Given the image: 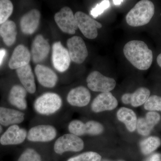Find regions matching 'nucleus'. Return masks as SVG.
I'll return each mask as SVG.
<instances>
[{
	"label": "nucleus",
	"mask_w": 161,
	"mask_h": 161,
	"mask_svg": "<svg viewBox=\"0 0 161 161\" xmlns=\"http://www.w3.org/2000/svg\"><path fill=\"white\" fill-rule=\"evenodd\" d=\"M123 52L125 57L133 66L141 70H146L151 66L153 55L145 42L132 40L125 44Z\"/></svg>",
	"instance_id": "obj_1"
},
{
	"label": "nucleus",
	"mask_w": 161,
	"mask_h": 161,
	"mask_svg": "<svg viewBox=\"0 0 161 161\" xmlns=\"http://www.w3.org/2000/svg\"><path fill=\"white\" fill-rule=\"evenodd\" d=\"M155 12L154 4L149 0L139 1L127 14L126 20L128 25L133 27L148 24Z\"/></svg>",
	"instance_id": "obj_2"
},
{
	"label": "nucleus",
	"mask_w": 161,
	"mask_h": 161,
	"mask_svg": "<svg viewBox=\"0 0 161 161\" xmlns=\"http://www.w3.org/2000/svg\"><path fill=\"white\" fill-rule=\"evenodd\" d=\"M61 97L53 92H47L38 97L34 103L35 111L39 115L48 116L53 115L61 109Z\"/></svg>",
	"instance_id": "obj_3"
},
{
	"label": "nucleus",
	"mask_w": 161,
	"mask_h": 161,
	"mask_svg": "<svg viewBox=\"0 0 161 161\" xmlns=\"http://www.w3.org/2000/svg\"><path fill=\"white\" fill-rule=\"evenodd\" d=\"M84 143L79 136L66 133L58 137L54 144V150L59 155L67 152H79L84 149Z\"/></svg>",
	"instance_id": "obj_4"
},
{
	"label": "nucleus",
	"mask_w": 161,
	"mask_h": 161,
	"mask_svg": "<svg viewBox=\"0 0 161 161\" xmlns=\"http://www.w3.org/2000/svg\"><path fill=\"white\" fill-rule=\"evenodd\" d=\"M75 16L78 28L85 37L91 40L97 38L98 29L102 27L101 23L82 12H77Z\"/></svg>",
	"instance_id": "obj_5"
},
{
	"label": "nucleus",
	"mask_w": 161,
	"mask_h": 161,
	"mask_svg": "<svg viewBox=\"0 0 161 161\" xmlns=\"http://www.w3.org/2000/svg\"><path fill=\"white\" fill-rule=\"evenodd\" d=\"M68 129L69 133L80 136L86 135L95 136L103 132V126L98 122L90 120L84 123L78 119L71 121L69 124Z\"/></svg>",
	"instance_id": "obj_6"
},
{
	"label": "nucleus",
	"mask_w": 161,
	"mask_h": 161,
	"mask_svg": "<svg viewBox=\"0 0 161 161\" xmlns=\"http://www.w3.org/2000/svg\"><path fill=\"white\" fill-rule=\"evenodd\" d=\"M86 80L88 87L93 92H109L116 86V81L113 78L104 76L98 71L90 73Z\"/></svg>",
	"instance_id": "obj_7"
},
{
	"label": "nucleus",
	"mask_w": 161,
	"mask_h": 161,
	"mask_svg": "<svg viewBox=\"0 0 161 161\" xmlns=\"http://www.w3.org/2000/svg\"><path fill=\"white\" fill-rule=\"evenodd\" d=\"M57 135L58 131L54 126L42 124L31 128L26 139L32 142H49L54 140Z\"/></svg>",
	"instance_id": "obj_8"
},
{
	"label": "nucleus",
	"mask_w": 161,
	"mask_h": 161,
	"mask_svg": "<svg viewBox=\"0 0 161 161\" xmlns=\"http://www.w3.org/2000/svg\"><path fill=\"white\" fill-rule=\"evenodd\" d=\"M54 19L58 27L65 33L75 34L78 29L75 15L67 6L63 7L55 14Z\"/></svg>",
	"instance_id": "obj_9"
},
{
	"label": "nucleus",
	"mask_w": 161,
	"mask_h": 161,
	"mask_svg": "<svg viewBox=\"0 0 161 161\" xmlns=\"http://www.w3.org/2000/svg\"><path fill=\"white\" fill-rule=\"evenodd\" d=\"M68 50L71 60L78 64L83 63L88 56V52L83 39L74 36L67 41Z\"/></svg>",
	"instance_id": "obj_10"
},
{
	"label": "nucleus",
	"mask_w": 161,
	"mask_h": 161,
	"mask_svg": "<svg viewBox=\"0 0 161 161\" xmlns=\"http://www.w3.org/2000/svg\"><path fill=\"white\" fill-rule=\"evenodd\" d=\"M52 61L54 67L58 71L64 72L69 68L71 59L68 50L60 41L53 44Z\"/></svg>",
	"instance_id": "obj_11"
},
{
	"label": "nucleus",
	"mask_w": 161,
	"mask_h": 161,
	"mask_svg": "<svg viewBox=\"0 0 161 161\" xmlns=\"http://www.w3.org/2000/svg\"><path fill=\"white\" fill-rule=\"evenodd\" d=\"M27 132L18 125L10 126L1 136L0 143L3 146L19 145L26 139Z\"/></svg>",
	"instance_id": "obj_12"
},
{
	"label": "nucleus",
	"mask_w": 161,
	"mask_h": 161,
	"mask_svg": "<svg viewBox=\"0 0 161 161\" xmlns=\"http://www.w3.org/2000/svg\"><path fill=\"white\" fill-rule=\"evenodd\" d=\"M118 106V101L111 92H105L99 94L94 99L91 108L95 113L104 111H112Z\"/></svg>",
	"instance_id": "obj_13"
},
{
	"label": "nucleus",
	"mask_w": 161,
	"mask_h": 161,
	"mask_svg": "<svg viewBox=\"0 0 161 161\" xmlns=\"http://www.w3.org/2000/svg\"><path fill=\"white\" fill-rule=\"evenodd\" d=\"M50 50L48 41L41 35H37L33 41L31 54L33 61L39 63L44 61L47 58Z\"/></svg>",
	"instance_id": "obj_14"
},
{
	"label": "nucleus",
	"mask_w": 161,
	"mask_h": 161,
	"mask_svg": "<svg viewBox=\"0 0 161 161\" xmlns=\"http://www.w3.org/2000/svg\"><path fill=\"white\" fill-rule=\"evenodd\" d=\"M91 99L90 91L83 86L72 89L67 96V101L70 105L79 108L86 106L89 103Z\"/></svg>",
	"instance_id": "obj_15"
},
{
	"label": "nucleus",
	"mask_w": 161,
	"mask_h": 161,
	"mask_svg": "<svg viewBox=\"0 0 161 161\" xmlns=\"http://www.w3.org/2000/svg\"><path fill=\"white\" fill-rule=\"evenodd\" d=\"M35 72L39 83L44 87L52 88L56 86L58 81V75L49 67L37 64Z\"/></svg>",
	"instance_id": "obj_16"
},
{
	"label": "nucleus",
	"mask_w": 161,
	"mask_h": 161,
	"mask_svg": "<svg viewBox=\"0 0 161 161\" xmlns=\"http://www.w3.org/2000/svg\"><path fill=\"white\" fill-rule=\"evenodd\" d=\"M40 13L37 9L26 13L21 18L20 27L24 34L31 35L36 31L40 24Z\"/></svg>",
	"instance_id": "obj_17"
},
{
	"label": "nucleus",
	"mask_w": 161,
	"mask_h": 161,
	"mask_svg": "<svg viewBox=\"0 0 161 161\" xmlns=\"http://www.w3.org/2000/svg\"><path fill=\"white\" fill-rule=\"evenodd\" d=\"M31 58L29 51L26 47L20 44L15 48L10 60L9 66L12 69H17L29 64Z\"/></svg>",
	"instance_id": "obj_18"
},
{
	"label": "nucleus",
	"mask_w": 161,
	"mask_h": 161,
	"mask_svg": "<svg viewBox=\"0 0 161 161\" xmlns=\"http://www.w3.org/2000/svg\"><path fill=\"white\" fill-rule=\"evenodd\" d=\"M161 119V116L157 112L150 111L144 118L137 119L136 130L139 134L143 136L149 135L153 127L157 125Z\"/></svg>",
	"instance_id": "obj_19"
},
{
	"label": "nucleus",
	"mask_w": 161,
	"mask_h": 161,
	"mask_svg": "<svg viewBox=\"0 0 161 161\" xmlns=\"http://www.w3.org/2000/svg\"><path fill=\"white\" fill-rule=\"evenodd\" d=\"M25 114L20 111L0 107V125L8 126L18 125L25 120Z\"/></svg>",
	"instance_id": "obj_20"
},
{
	"label": "nucleus",
	"mask_w": 161,
	"mask_h": 161,
	"mask_svg": "<svg viewBox=\"0 0 161 161\" xmlns=\"http://www.w3.org/2000/svg\"><path fill=\"white\" fill-rule=\"evenodd\" d=\"M27 93L26 90L22 86L19 85L14 86L9 93V103L20 111H25L27 108L26 100Z\"/></svg>",
	"instance_id": "obj_21"
},
{
	"label": "nucleus",
	"mask_w": 161,
	"mask_h": 161,
	"mask_svg": "<svg viewBox=\"0 0 161 161\" xmlns=\"http://www.w3.org/2000/svg\"><path fill=\"white\" fill-rule=\"evenodd\" d=\"M16 73L20 82L27 92L34 94L36 90L34 75L30 65H26L16 69Z\"/></svg>",
	"instance_id": "obj_22"
},
{
	"label": "nucleus",
	"mask_w": 161,
	"mask_h": 161,
	"mask_svg": "<svg viewBox=\"0 0 161 161\" xmlns=\"http://www.w3.org/2000/svg\"><path fill=\"white\" fill-rule=\"evenodd\" d=\"M116 115L118 120L125 124L129 132H133L135 131L137 119L134 111L131 109L122 107L117 111Z\"/></svg>",
	"instance_id": "obj_23"
},
{
	"label": "nucleus",
	"mask_w": 161,
	"mask_h": 161,
	"mask_svg": "<svg viewBox=\"0 0 161 161\" xmlns=\"http://www.w3.org/2000/svg\"><path fill=\"white\" fill-rule=\"evenodd\" d=\"M17 34L16 25L13 21L7 20L1 25L0 35L7 46H11L14 43Z\"/></svg>",
	"instance_id": "obj_24"
},
{
	"label": "nucleus",
	"mask_w": 161,
	"mask_h": 161,
	"mask_svg": "<svg viewBox=\"0 0 161 161\" xmlns=\"http://www.w3.org/2000/svg\"><path fill=\"white\" fill-rule=\"evenodd\" d=\"M150 90L146 87H140L135 92L130 93V104L133 107H138L143 104L150 97Z\"/></svg>",
	"instance_id": "obj_25"
},
{
	"label": "nucleus",
	"mask_w": 161,
	"mask_h": 161,
	"mask_svg": "<svg viewBox=\"0 0 161 161\" xmlns=\"http://www.w3.org/2000/svg\"><path fill=\"white\" fill-rule=\"evenodd\" d=\"M161 144V141L159 137L150 136L141 142L140 147L141 152L145 155H148L156 150Z\"/></svg>",
	"instance_id": "obj_26"
},
{
	"label": "nucleus",
	"mask_w": 161,
	"mask_h": 161,
	"mask_svg": "<svg viewBox=\"0 0 161 161\" xmlns=\"http://www.w3.org/2000/svg\"><path fill=\"white\" fill-rule=\"evenodd\" d=\"M13 11V5L9 0H0V24L7 21Z\"/></svg>",
	"instance_id": "obj_27"
},
{
	"label": "nucleus",
	"mask_w": 161,
	"mask_h": 161,
	"mask_svg": "<svg viewBox=\"0 0 161 161\" xmlns=\"http://www.w3.org/2000/svg\"><path fill=\"white\" fill-rule=\"evenodd\" d=\"M18 161H42L40 153L33 148H28L24 150Z\"/></svg>",
	"instance_id": "obj_28"
},
{
	"label": "nucleus",
	"mask_w": 161,
	"mask_h": 161,
	"mask_svg": "<svg viewBox=\"0 0 161 161\" xmlns=\"http://www.w3.org/2000/svg\"><path fill=\"white\" fill-rule=\"evenodd\" d=\"M101 158L97 153L89 151L71 158L67 161H101Z\"/></svg>",
	"instance_id": "obj_29"
},
{
	"label": "nucleus",
	"mask_w": 161,
	"mask_h": 161,
	"mask_svg": "<svg viewBox=\"0 0 161 161\" xmlns=\"http://www.w3.org/2000/svg\"><path fill=\"white\" fill-rule=\"evenodd\" d=\"M144 108L148 111L161 112V97L157 95L150 96L145 103Z\"/></svg>",
	"instance_id": "obj_30"
},
{
	"label": "nucleus",
	"mask_w": 161,
	"mask_h": 161,
	"mask_svg": "<svg viewBox=\"0 0 161 161\" xmlns=\"http://www.w3.org/2000/svg\"><path fill=\"white\" fill-rule=\"evenodd\" d=\"M110 6L109 1L108 0L102 1L101 3L97 4L94 8H92L90 14L94 18H97L98 16L103 13L105 10L108 9Z\"/></svg>",
	"instance_id": "obj_31"
},
{
	"label": "nucleus",
	"mask_w": 161,
	"mask_h": 161,
	"mask_svg": "<svg viewBox=\"0 0 161 161\" xmlns=\"http://www.w3.org/2000/svg\"><path fill=\"white\" fill-rule=\"evenodd\" d=\"M146 161H161V155L160 153H153L149 157Z\"/></svg>",
	"instance_id": "obj_32"
},
{
	"label": "nucleus",
	"mask_w": 161,
	"mask_h": 161,
	"mask_svg": "<svg viewBox=\"0 0 161 161\" xmlns=\"http://www.w3.org/2000/svg\"><path fill=\"white\" fill-rule=\"evenodd\" d=\"M130 93H125L122 96V102L125 104H129L130 103Z\"/></svg>",
	"instance_id": "obj_33"
},
{
	"label": "nucleus",
	"mask_w": 161,
	"mask_h": 161,
	"mask_svg": "<svg viewBox=\"0 0 161 161\" xmlns=\"http://www.w3.org/2000/svg\"><path fill=\"white\" fill-rule=\"evenodd\" d=\"M6 54V50L2 48L0 49V66L3 63V60Z\"/></svg>",
	"instance_id": "obj_34"
},
{
	"label": "nucleus",
	"mask_w": 161,
	"mask_h": 161,
	"mask_svg": "<svg viewBox=\"0 0 161 161\" xmlns=\"http://www.w3.org/2000/svg\"><path fill=\"white\" fill-rule=\"evenodd\" d=\"M124 1H121V0H115V1H113V3L115 6H119V5H120Z\"/></svg>",
	"instance_id": "obj_35"
},
{
	"label": "nucleus",
	"mask_w": 161,
	"mask_h": 161,
	"mask_svg": "<svg viewBox=\"0 0 161 161\" xmlns=\"http://www.w3.org/2000/svg\"><path fill=\"white\" fill-rule=\"evenodd\" d=\"M157 61L158 64L159 66L161 67V53L158 56Z\"/></svg>",
	"instance_id": "obj_36"
},
{
	"label": "nucleus",
	"mask_w": 161,
	"mask_h": 161,
	"mask_svg": "<svg viewBox=\"0 0 161 161\" xmlns=\"http://www.w3.org/2000/svg\"><path fill=\"white\" fill-rule=\"evenodd\" d=\"M2 130H3V129H2V127L1 126V125H0V134H1V132H2Z\"/></svg>",
	"instance_id": "obj_37"
},
{
	"label": "nucleus",
	"mask_w": 161,
	"mask_h": 161,
	"mask_svg": "<svg viewBox=\"0 0 161 161\" xmlns=\"http://www.w3.org/2000/svg\"><path fill=\"white\" fill-rule=\"evenodd\" d=\"M102 161H110L109 160H103ZM125 161L123 160H119V161Z\"/></svg>",
	"instance_id": "obj_38"
}]
</instances>
